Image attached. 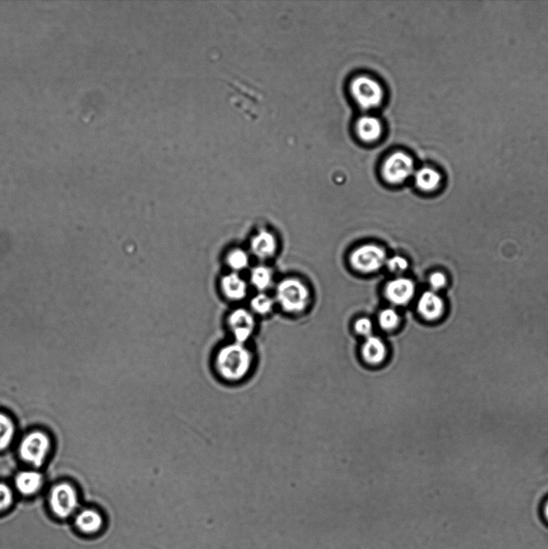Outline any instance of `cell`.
<instances>
[{"mask_svg": "<svg viewBox=\"0 0 548 549\" xmlns=\"http://www.w3.org/2000/svg\"><path fill=\"white\" fill-rule=\"evenodd\" d=\"M256 365V356L247 344L231 341L215 351L214 373L227 384H239L250 377Z\"/></svg>", "mask_w": 548, "mask_h": 549, "instance_id": "6da1fadb", "label": "cell"}, {"mask_svg": "<svg viewBox=\"0 0 548 549\" xmlns=\"http://www.w3.org/2000/svg\"><path fill=\"white\" fill-rule=\"evenodd\" d=\"M310 293L304 282L294 278L283 279L276 288V300L283 310L299 313L309 303Z\"/></svg>", "mask_w": 548, "mask_h": 549, "instance_id": "7a4b0ae2", "label": "cell"}, {"mask_svg": "<svg viewBox=\"0 0 548 549\" xmlns=\"http://www.w3.org/2000/svg\"><path fill=\"white\" fill-rule=\"evenodd\" d=\"M50 448V438L45 433L33 431L23 438L19 446V454L27 464L39 468L44 464Z\"/></svg>", "mask_w": 548, "mask_h": 549, "instance_id": "3957f363", "label": "cell"}, {"mask_svg": "<svg viewBox=\"0 0 548 549\" xmlns=\"http://www.w3.org/2000/svg\"><path fill=\"white\" fill-rule=\"evenodd\" d=\"M226 325L233 341L247 344L256 331L257 321L250 309L239 307L229 313Z\"/></svg>", "mask_w": 548, "mask_h": 549, "instance_id": "277c9868", "label": "cell"}, {"mask_svg": "<svg viewBox=\"0 0 548 549\" xmlns=\"http://www.w3.org/2000/svg\"><path fill=\"white\" fill-rule=\"evenodd\" d=\"M350 92L355 102L365 110H371L379 107L383 99V91L381 85L376 80L369 76H358L350 85Z\"/></svg>", "mask_w": 548, "mask_h": 549, "instance_id": "5b68a950", "label": "cell"}, {"mask_svg": "<svg viewBox=\"0 0 548 549\" xmlns=\"http://www.w3.org/2000/svg\"><path fill=\"white\" fill-rule=\"evenodd\" d=\"M387 262L386 250L379 245H363L355 249L350 255V262L357 271L373 273L382 268Z\"/></svg>", "mask_w": 548, "mask_h": 549, "instance_id": "8992f818", "label": "cell"}, {"mask_svg": "<svg viewBox=\"0 0 548 549\" xmlns=\"http://www.w3.org/2000/svg\"><path fill=\"white\" fill-rule=\"evenodd\" d=\"M50 505L56 517L68 518L78 507V496L76 489L68 483L55 485L50 491Z\"/></svg>", "mask_w": 548, "mask_h": 549, "instance_id": "52a82bcc", "label": "cell"}, {"mask_svg": "<svg viewBox=\"0 0 548 549\" xmlns=\"http://www.w3.org/2000/svg\"><path fill=\"white\" fill-rule=\"evenodd\" d=\"M414 172L412 158L403 152H397L388 157L382 167L383 179L389 184L399 185L405 182Z\"/></svg>", "mask_w": 548, "mask_h": 549, "instance_id": "ba28073f", "label": "cell"}, {"mask_svg": "<svg viewBox=\"0 0 548 549\" xmlns=\"http://www.w3.org/2000/svg\"><path fill=\"white\" fill-rule=\"evenodd\" d=\"M277 250V240L271 231L262 229L255 234L249 242V253L260 261L272 258Z\"/></svg>", "mask_w": 548, "mask_h": 549, "instance_id": "9c48e42d", "label": "cell"}, {"mask_svg": "<svg viewBox=\"0 0 548 549\" xmlns=\"http://www.w3.org/2000/svg\"><path fill=\"white\" fill-rule=\"evenodd\" d=\"M220 289L226 300L238 302L247 297L249 283L240 273L230 272L221 277Z\"/></svg>", "mask_w": 548, "mask_h": 549, "instance_id": "30bf717a", "label": "cell"}, {"mask_svg": "<svg viewBox=\"0 0 548 549\" xmlns=\"http://www.w3.org/2000/svg\"><path fill=\"white\" fill-rule=\"evenodd\" d=\"M415 291V284L411 279L397 278L387 284L386 296L392 304L405 305L412 300Z\"/></svg>", "mask_w": 548, "mask_h": 549, "instance_id": "8fae6325", "label": "cell"}, {"mask_svg": "<svg viewBox=\"0 0 548 549\" xmlns=\"http://www.w3.org/2000/svg\"><path fill=\"white\" fill-rule=\"evenodd\" d=\"M388 346L379 337L371 335L365 339L361 346L363 362L371 367H379L386 362Z\"/></svg>", "mask_w": 548, "mask_h": 549, "instance_id": "7c38bea8", "label": "cell"}, {"mask_svg": "<svg viewBox=\"0 0 548 549\" xmlns=\"http://www.w3.org/2000/svg\"><path fill=\"white\" fill-rule=\"evenodd\" d=\"M417 309L425 320L434 321L440 319L443 315L445 303L435 291H426L418 301Z\"/></svg>", "mask_w": 548, "mask_h": 549, "instance_id": "4fadbf2b", "label": "cell"}, {"mask_svg": "<svg viewBox=\"0 0 548 549\" xmlns=\"http://www.w3.org/2000/svg\"><path fill=\"white\" fill-rule=\"evenodd\" d=\"M43 476L35 470L21 471L15 479V486L21 494L32 495L39 491L43 485Z\"/></svg>", "mask_w": 548, "mask_h": 549, "instance_id": "5bb4252c", "label": "cell"}, {"mask_svg": "<svg viewBox=\"0 0 548 549\" xmlns=\"http://www.w3.org/2000/svg\"><path fill=\"white\" fill-rule=\"evenodd\" d=\"M103 523V515L94 509L81 510L75 519L76 528L85 534L98 532L102 529Z\"/></svg>", "mask_w": 548, "mask_h": 549, "instance_id": "9a60e30c", "label": "cell"}, {"mask_svg": "<svg viewBox=\"0 0 548 549\" xmlns=\"http://www.w3.org/2000/svg\"><path fill=\"white\" fill-rule=\"evenodd\" d=\"M224 262L231 272L240 273L249 268L251 254L242 247H233L226 253Z\"/></svg>", "mask_w": 548, "mask_h": 549, "instance_id": "2e32d148", "label": "cell"}, {"mask_svg": "<svg viewBox=\"0 0 548 549\" xmlns=\"http://www.w3.org/2000/svg\"><path fill=\"white\" fill-rule=\"evenodd\" d=\"M357 131L362 141L374 142L381 136L382 125L378 118L368 115L359 119Z\"/></svg>", "mask_w": 548, "mask_h": 549, "instance_id": "e0dca14e", "label": "cell"}, {"mask_svg": "<svg viewBox=\"0 0 548 549\" xmlns=\"http://www.w3.org/2000/svg\"><path fill=\"white\" fill-rule=\"evenodd\" d=\"M249 282L258 292H266L273 282L272 269L266 265H257L250 271Z\"/></svg>", "mask_w": 548, "mask_h": 549, "instance_id": "ac0fdd59", "label": "cell"}, {"mask_svg": "<svg viewBox=\"0 0 548 549\" xmlns=\"http://www.w3.org/2000/svg\"><path fill=\"white\" fill-rule=\"evenodd\" d=\"M415 184L423 191H432L440 186V173L430 167L421 168L415 173Z\"/></svg>", "mask_w": 548, "mask_h": 549, "instance_id": "d6986e66", "label": "cell"}, {"mask_svg": "<svg viewBox=\"0 0 548 549\" xmlns=\"http://www.w3.org/2000/svg\"><path fill=\"white\" fill-rule=\"evenodd\" d=\"M249 306L254 315H266L273 311L274 301L266 292H258L250 300Z\"/></svg>", "mask_w": 548, "mask_h": 549, "instance_id": "ffe728a7", "label": "cell"}, {"mask_svg": "<svg viewBox=\"0 0 548 549\" xmlns=\"http://www.w3.org/2000/svg\"><path fill=\"white\" fill-rule=\"evenodd\" d=\"M15 433V425L11 417L0 413V451L6 450L11 445Z\"/></svg>", "mask_w": 548, "mask_h": 549, "instance_id": "44dd1931", "label": "cell"}, {"mask_svg": "<svg viewBox=\"0 0 548 549\" xmlns=\"http://www.w3.org/2000/svg\"><path fill=\"white\" fill-rule=\"evenodd\" d=\"M378 321L383 330L392 331L400 324V316L395 310L387 308L379 313Z\"/></svg>", "mask_w": 548, "mask_h": 549, "instance_id": "7402d4cb", "label": "cell"}, {"mask_svg": "<svg viewBox=\"0 0 548 549\" xmlns=\"http://www.w3.org/2000/svg\"><path fill=\"white\" fill-rule=\"evenodd\" d=\"M387 267L392 273H401L408 268V260L402 256H394L387 260Z\"/></svg>", "mask_w": 548, "mask_h": 549, "instance_id": "603a6c76", "label": "cell"}, {"mask_svg": "<svg viewBox=\"0 0 548 549\" xmlns=\"http://www.w3.org/2000/svg\"><path fill=\"white\" fill-rule=\"evenodd\" d=\"M13 503V494L10 488L6 484L0 483V512L11 507Z\"/></svg>", "mask_w": 548, "mask_h": 549, "instance_id": "cb8c5ba5", "label": "cell"}, {"mask_svg": "<svg viewBox=\"0 0 548 549\" xmlns=\"http://www.w3.org/2000/svg\"><path fill=\"white\" fill-rule=\"evenodd\" d=\"M355 331L359 335L365 337V339L368 338V337L372 335L373 325L372 321L368 318H361V319L355 322Z\"/></svg>", "mask_w": 548, "mask_h": 549, "instance_id": "d4e9b609", "label": "cell"}, {"mask_svg": "<svg viewBox=\"0 0 548 549\" xmlns=\"http://www.w3.org/2000/svg\"><path fill=\"white\" fill-rule=\"evenodd\" d=\"M446 277L445 274L441 272H434L432 273L429 279L430 286L434 291H439L441 289L444 288L446 285Z\"/></svg>", "mask_w": 548, "mask_h": 549, "instance_id": "484cf974", "label": "cell"}, {"mask_svg": "<svg viewBox=\"0 0 548 549\" xmlns=\"http://www.w3.org/2000/svg\"><path fill=\"white\" fill-rule=\"evenodd\" d=\"M545 515H546V518L548 520V502L547 503L546 507H545Z\"/></svg>", "mask_w": 548, "mask_h": 549, "instance_id": "4316f807", "label": "cell"}]
</instances>
